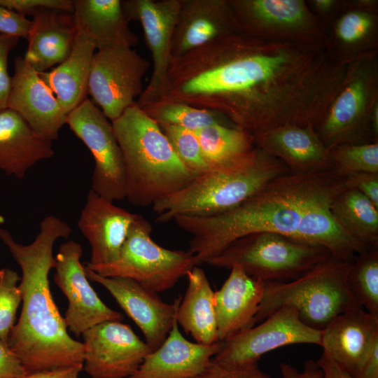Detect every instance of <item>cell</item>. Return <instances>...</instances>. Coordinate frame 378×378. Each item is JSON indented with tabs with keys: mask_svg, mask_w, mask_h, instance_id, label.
I'll list each match as a JSON object with an SVG mask.
<instances>
[{
	"mask_svg": "<svg viewBox=\"0 0 378 378\" xmlns=\"http://www.w3.org/2000/svg\"><path fill=\"white\" fill-rule=\"evenodd\" d=\"M85 267V266H84ZM86 276L104 286L144 334L151 352L167 337L181 297L173 304L164 302L155 293L130 278L102 276L85 267Z\"/></svg>",
	"mask_w": 378,
	"mask_h": 378,
	"instance_id": "e0dca14e",
	"label": "cell"
},
{
	"mask_svg": "<svg viewBox=\"0 0 378 378\" xmlns=\"http://www.w3.org/2000/svg\"><path fill=\"white\" fill-rule=\"evenodd\" d=\"M316 362L323 372L321 378H356L342 370L323 352Z\"/></svg>",
	"mask_w": 378,
	"mask_h": 378,
	"instance_id": "bcb514c9",
	"label": "cell"
},
{
	"mask_svg": "<svg viewBox=\"0 0 378 378\" xmlns=\"http://www.w3.org/2000/svg\"><path fill=\"white\" fill-rule=\"evenodd\" d=\"M182 164L195 176L209 169L196 132L173 125H160Z\"/></svg>",
	"mask_w": 378,
	"mask_h": 378,
	"instance_id": "d590c367",
	"label": "cell"
},
{
	"mask_svg": "<svg viewBox=\"0 0 378 378\" xmlns=\"http://www.w3.org/2000/svg\"><path fill=\"white\" fill-rule=\"evenodd\" d=\"M337 76L322 43L260 38L241 29L172 59L162 99L215 111L254 134L285 125H314Z\"/></svg>",
	"mask_w": 378,
	"mask_h": 378,
	"instance_id": "6da1fadb",
	"label": "cell"
},
{
	"mask_svg": "<svg viewBox=\"0 0 378 378\" xmlns=\"http://www.w3.org/2000/svg\"><path fill=\"white\" fill-rule=\"evenodd\" d=\"M82 255L81 245L69 240L60 245L55 257L54 279L68 300L64 320L77 337L100 323L123 318L122 314L105 304L90 286L80 262Z\"/></svg>",
	"mask_w": 378,
	"mask_h": 378,
	"instance_id": "9a60e30c",
	"label": "cell"
},
{
	"mask_svg": "<svg viewBox=\"0 0 378 378\" xmlns=\"http://www.w3.org/2000/svg\"><path fill=\"white\" fill-rule=\"evenodd\" d=\"M83 365H73L25 374L20 378H78Z\"/></svg>",
	"mask_w": 378,
	"mask_h": 378,
	"instance_id": "f6af8a7d",
	"label": "cell"
},
{
	"mask_svg": "<svg viewBox=\"0 0 378 378\" xmlns=\"http://www.w3.org/2000/svg\"><path fill=\"white\" fill-rule=\"evenodd\" d=\"M26 374L18 356L0 340V378H20Z\"/></svg>",
	"mask_w": 378,
	"mask_h": 378,
	"instance_id": "7bdbcfd3",
	"label": "cell"
},
{
	"mask_svg": "<svg viewBox=\"0 0 378 378\" xmlns=\"http://www.w3.org/2000/svg\"><path fill=\"white\" fill-rule=\"evenodd\" d=\"M137 215L90 190L78 221L91 248L87 263L94 265L115 261Z\"/></svg>",
	"mask_w": 378,
	"mask_h": 378,
	"instance_id": "7402d4cb",
	"label": "cell"
},
{
	"mask_svg": "<svg viewBox=\"0 0 378 378\" xmlns=\"http://www.w3.org/2000/svg\"><path fill=\"white\" fill-rule=\"evenodd\" d=\"M221 288L214 292V309L219 341L254 326L263 297L265 282L232 266Z\"/></svg>",
	"mask_w": 378,
	"mask_h": 378,
	"instance_id": "d4e9b609",
	"label": "cell"
},
{
	"mask_svg": "<svg viewBox=\"0 0 378 378\" xmlns=\"http://www.w3.org/2000/svg\"><path fill=\"white\" fill-rule=\"evenodd\" d=\"M378 342V316L356 307L335 316L324 328L321 346L342 370L357 377Z\"/></svg>",
	"mask_w": 378,
	"mask_h": 378,
	"instance_id": "44dd1931",
	"label": "cell"
},
{
	"mask_svg": "<svg viewBox=\"0 0 378 378\" xmlns=\"http://www.w3.org/2000/svg\"><path fill=\"white\" fill-rule=\"evenodd\" d=\"M127 20L140 23L151 53L153 71L150 81L136 104L142 107L161 100L165 92L172 61V41L181 0H123Z\"/></svg>",
	"mask_w": 378,
	"mask_h": 378,
	"instance_id": "5bb4252c",
	"label": "cell"
},
{
	"mask_svg": "<svg viewBox=\"0 0 378 378\" xmlns=\"http://www.w3.org/2000/svg\"><path fill=\"white\" fill-rule=\"evenodd\" d=\"M242 31L260 38L325 43L322 23L302 0H229Z\"/></svg>",
	"mask_w": 378,
	"mask_h": 378,
	"instance_id": "7c38bea8",
	"label": "cell"
},
{
	"mask_svg": "<svg viewBox=\"0 0 378 378\" xmlns=\"http://www.w3.org/2000/svg\"><path fill=\"white\" fill-rule=\"evenodd\" d=\"M140 108L159 125L177 126L194 132L212 124L230 122L218 113L179 102L161 99Z\"/></svg>",
	"mask_w": 378,
	"mask_h": 378,
	"instance_id": "d6a6232c",
	"label": "cell"
},
{
	"mask_svg": "<svg viewBox=\"0 0 378 378\" xmlns=\"http://www.w3.org/2000/svg\"><path fill=\"white\" fill-rule=\"evenodd\" d=\"M188 287L178 307L176 319L196 342L210 345L218 342L214 291L204 271L194 267L186 275Z\"/></svg>",
	"mask_w": 378,
	"mask_h": 378,
	"instance_id": "f546056e",
	"label": "cell"
},
{
	"mask_svg": "<svg viewBox=\"0 0 378 378\" xmlns=\"http://www.w3.org/2000/svg\"><path fill=\"white\" fill-rule=\"evenodd\" d=\"M347 188L346 176L335 169L312 174L288 172L226 211L211 216H178L173 220L191 235L188 251L197 265L206 263L234 240L270 232L322 246L353 262L368 248L334 220L330 205Z\"/></svg>",
	"mask_w": 378,
	"mask_h": 378,
	"instance_id": "7a4b0ae2",
	"label": "cell"
},
{
	"mask_svg": "<svg viewBox=\"0 0 378 378\" xmlns=\"http://www.w3.org/2000/svg\"><path fill=\"white\" fill-rule=\"evenodd\" d=\"M149 62L131 47L118 46L94 55L88 80L91 101L111 121L119 118L142 94Z\"/></svg>",
	"mask_w": 378,
	"mask_h": 378,
	"instance_id": "30bf717a",
	"label": "cell"
},
{
	"mask_svg": "<svg viewBox=\"0 0 378 378\" xmlns=\"http://www.w3.org/2000/svg\"><path fill=\"white\" fill-rule=\"evenodd\" d=\"M94 41L78 31L72 50L62 63L49 71L38 73L67 115L87 99Z\"/></svg>",
	"mask_w": 378,
	"mask_h": 378,
	"instance_id": "83f0119b",
	"label": "cell"
},
{
	"mask_svg": "<svg viewBox=\"0 0 378 378\" xmlns=\"http://www.w3.org/2000/svg\"><path fill=\"white\" fill-rule=\"evenodd\" d=\"M66 125L93 157L90 190L111 202L125 199L123 160L111 122L87 98L67 114Z\"/></svg>",
	"mask_w": 378,
	"mask_h": 378,
	"instance_id": "8fae6325",
	"label": "cell"
},
{
	"mask_svg": "<svg viewBox=\"0 0 378 378\" xmlns=\"http://www.w3.org/2000/svg\"><path fill=\"white\" fill-rule=\"evenodd\" d=\"M330 255L322 246L275 232H260L234 240L206 263L226 269L237 265L265 283L284 282L299 277Z\"/></svg>",
	"mask_w": 378,
	"mask_h": 378,
	"instance_id": "ba28073f",
	"label": "cell"
},
{
	"mask_svg": "<svg viewBox=\"0 0 378 378\" xmlns=\"http://www.w3.org/2000/svg\"><path fill=\"white\" fill-rule=\"evenodd\" d=\"M335 169L343 176L378 173V142L342 144L329 149Z\"/></svg>",
	"mask_w": 378,
	"mask_h": 378,
	"instance_id": "e575fe53",
	"label": "cell"
},
{
	"mask_svg": "<svg viewBox=\"0 0 378 378\" xmlns=\"http://www.w3.org/2000/svg\"><path fill=\"white\" fill-rule=\"evenodd\" d=\"M55 154L52 141L38 136L13 110H0V170L23 178L29 169Z\"/></svg>",
	"mask_w": 378,
	"mask_h": 378,
	"instance_id": "4316f807",
	"label": "cell"
},
{
	"mask_svg": "<svg viewBox=\"0 0 378 378\" xmlns=\"http://www.w3.org/2000/svg\"><path fill=\"white\" fill-rule=\"evenodd\" d=\"M192 378H274L262 371L258 363L243 365H225L212 359L206 369Z\"/></svg>",
	"mask_w": 378,
	"mask_h": 378,
	"instance_id": "74e56055",
	"label": "cell"
},
{
	"mask_svg": "<svg viewBox=\"0 0 378 378\" xmlns=\"http://www.w3.org/2000/svg\"><path fill=\"white\" fill-rule=\"evenodd\" d=\"M19 38L0 34V110L6 108L11 87V77L8 72V59Z\"/></svg>",
	"mask_w": 378,
	"mask_h": 378,
	"instance_id": "ab89813d",
	"label": "cell"
},
{
	"mask_svg": "<svg viewBox=\"0 0 378 378\" xmlns=\"http://www.w3.org/2000/svg\"><path fill=\"white\" fill-rule=\"evenodd\" d=\"M346 284L357 303L365 311L378 316V247L368 248L356 256Z\"/></svg>",
	"mask_w": 378,
	"mask_h": 378,
	"instance_id": "836d02e7",
	"label": "cell"
},
{
	"mask_svg": "<svg viewBox=\"0 0 378 378\" xmlns=\"http://www.w3.org/2000/svg\"><path fill=\"white\" fill-rule=\"evenodd\" d=\"M72 13L77 30L90 36L98 50L137 43L120 0H76Z\"/></svg>",
	"mask_w": 378,
	"mask_h": 378,
	"instance_id": "f1b7e54d",
	"label": "cell"
},
{
	"mask_svg": "<svg viewBox=\"0 0 378 378\" xmlns=\"http://www.w3.org/2000/svg\"><path fill=\"white\" fill-rule=\"evenodd\" d=\"M31 20L0 5V34L27 38Z\"/></svg>",
	"mask_w": 378,
	"mask_h": 378,
	"instance_id": "60d3db41",
	"label": "cell"
},
{
	"mask_svg": "<svg viewBox=\"0 0 378 378\" xmlns=\"http://www.w3.org/2000/svg\"><path fill=\"white\" fill-rule=\"evenodd\" d=\"M377 50L349 62L344 79L314 130L328 149L378 142L373 115L378 108Z\"/></svg>",
	"mask_w": 378,
	"mask_h": 378,
	"instance_id": "52a82bcc",
	"label": "cell"
},
{
	"mask_svg": "<svg viewBox=\"0 0 378 378\" xmlns=\"http://www.w3.org/2000/svg\"><path fill=\"white\" fill-rule=\"evenodd\" d=\"M253 136L255 146L284 162L290 173L312 174L335 169L329 149L314 126L285 125Z\"/></svg>",
	"mask_w": 378,
	"mask_h": 378,
	"instance_id": "ffe728a7",
	"label": "cell"
},
{
	"mask_svg": "<svg viewBox=\"0 0 378 378\" xmlns=\"http://www.w3.org/2000/svg\"><path fill=\"white\" fill-rule=\"evenodd\" d=\"M290 172L284 162L257 146L242 158L210 168L153 205L159 223L178 216H211L231 209L273 179Z\"/></svg>",
	"mask_w": 378,
	"mask_h": 378,
	"instance_id": "5b68a950",
	"label": "cell"
},
{
	"mask_svg": "<svg viewBox=\"0 0 378 378\" xmlns=\"http://www.w3.org/2000/svg\"><path fill=\"white\" fill-rule=\"evenodd\" d=\"M222 346L223 341L206 345L188 340L178 329L176 312L165 340L127 378H192L206 369Z\"/></svg>",
	"mask_w": 378,
	"mask_h": 378,
	"instance_id": "cb8c5ba5",
	"label": "cell"
},
{
	"mask_svg": "<svg viewBox=\"0 0 378 378\" xmlns=\"http://www.w3.org/2000/svg\"><path fill=\"white\" fill-rule=\"evenodd\" d=\"M239 30L229 0H181L172 60Z\"/></svg>",
	"mask_w": 378,
	"mask_h": 378,
	"instance_id": "d6986e66",
	"label": "cell"
},
{
	"mask_svg": "<svg viewBox=\"0 0 378 378\" xmlns=\"http://www.w3.org/2000/svg\"><path fill=\"white\" fill-rule=\"evenodd\" d=\"M196 133L209 169L232 163L255 147L253 134L230 122L212 124Z\"/></svg>",
	"mask_w": 378,
	"mask_h": 378,
	"instance_id": "1f68e13d",
	"label": "cell"
},
{
	"mask_svg": "<svg viewBox=\"0 0 378 378\" xmlns=\"http://www.w3.org/2000/svg\"><path fill=\"white\" fill-rule=\"evenodd\" d=\"M375 1H341L325 27V45L335 60L349 63L377 50L378 18Z\"/></svg>",
	"mask_w": 378,
	"mask_h": 378,
	"instance_id": "603a6c76",
	"label": "cell"
},
{
	"mask_svg": "<svg viewBox=\"0 0 378 378\" xmlns=\"http://www.w3.org/2000/svg\"><path fill=\"white\" fill-rule=\"evenodd\" d=\"M6 108L21 115L38 136L52 141L66 125L67 115L56 97L24 58L14 60Z\"/></svg>",
	"mask_w": 378,
	"mask_h": 378,
	"instance_id": "ac0fdd59",
	"label": "cell"
},
{
	"mask_svg": "<svg viewBox=\"0 0 378 378\" xmlns=\"http://www.w3.org/2000/svg\"><path fill=\"white\" fill-rule=\"evenodd\" d=\"M152 226L137 215L113 262L85 267L102 276H122L135 280L155 292L172 288L195 266V257L188 251L165 248L151 237Z\"/></svg>",
	"mask_w": 378,
	"mask_h": 378,
	"instance_id": "9c48e42d",
	"label": "cell"
},
{
	"mask_svg": "<svg viewBox=\"0 0 378 378\" xmlns=\"http://www.w3.org/2000/svg\"><path fill=\"white\" fill-rule=\"evenodd\" d=\"M356 378H378V342L370 351Z\"/></svg>",
	"mask_w": 378,
	"mask_h": 378,
	"instance_id": "7dc6e473",
	"label": "cell"
},
{
	"mask_svg": "<svg viewBox=\"0 0 378 378\" xmlns=\"http://www.w3.org/2000/svg\"><path fill=\"white\" fill-rule=\"evenodd\" d=\"M124 164L125 198L152 206L195 176L180 161L160 125L136 103L111 122Z\"/></svg>",
	"mask_w": 378,
	"mask_h": 378,
	"instance_id": "277c9868",
	"label": "cell"
},
{
	"mask_svg": "<svg viewBox=\"0 0 378 378\" xmlns=\"http://www.w3.org/2000/svg\"><path fill=\"white\" fill-rule=\"evenodd\" d=\"M322 330L311 328L292 307H282L262 322L223 342L212 360L225 365L258 363L260 357L277 348L294 344L321 346Z\"/></svg>",
	"mask_w": 378,
	"mask_h": 378,
	"instance_id": "4fadbf2b",
	"label": "cell"
},
{
	"mask_svg": "<svg viewBox=\"0 0 378 378\" xmlns=\"http://www.w3.org/2000/svg\"><path fill=\"white\" fill-rule=\"evenodd\" d=\"M71 233V227L53 215L41 220L38 233L27 245L17 242L8 230L0 227V240L22 271L18 285L21 314L10 332L8 345L20 358L26 374L83 365V343L68 333L48 279L55 266V241L68 239Z\"/></svg>",
	"mask_w": 378,
	"mask_h": 378,
	"instance_id": "3957f363",
	"label": "cell"
},
{
	"mask_svg": "<svg viewBox=\"0 0 378 378\" xmlns=\"http://www.w3.org/2000/svg\"><path fill=\"white\" fill-rule=\"evenodd\" d=\"M0 5L24 16L31 15L40 8H53L71 13L74 11L71 0H0Z\"/></svg>",
	"mask_w": 378,
	"mask_h": 378,
	"instance_id": "f35d334b",
	"label": "cell"
},
{
	"mask_svg": "<svg viewBox=\"0 0 378 378\" xmlns=\"http://www.w3.org/2000/svg\"><path fill=\"white\" fill-rule=\"evenodd\" d=\"M347 188L354 189L378 208V173H357L346 176Z\"/></svg>",
	"mask_w": 378,
	"mask_h": 378,
	"instance_id": "b9f144b4",
	"label": "cell"
},
{
	"mask_svg": "<svg viewBox=\"0 0 378 378\" xmlns=\"http://www.w3.org/2000/svg\"><path fill=\"white\" fill-rule=\"evenodd\" d=\"M31 16L28 47L23 57L36 72H45L67 58L78 30L73 13L69 12L40 8Z\"/></svg>",
	"mask_w": 378,
	"mask_h": 378,
	"instance_id": "484cf974",
	"label": "cell"
},
{
	"mask_svg": "<svg viewBox=\"0 0 378 378\" xmlns=\"http://www.w3.org/2000/svg\"><path fill=\"white\" fill-rule=\"evenodd\" d=\"M351 263L330 255L295 279L265 283L254 326L288 306L297 310L307 326L323 330L337 315L361 307L346 284Z\"/></svg>",
	"mask_w": 378,
	"mask_h": 378,
	"instance_id": "8992f818",
	"label": "cell"
},
{
	"mask_svg": "<svg viewBox=\"0 0 378 378\" xmlns=\"http://www.w3.org/2000/svg\"><path fill=\"white\" fill-rule=\"evenodd\" d=\"M20 280L15 271L0 269V340L6 344L22 302L21 291L18 286Z\"/></svg>",
	"mask_w": 378,
	"mask_h": 378,
	"instance_id": "8d00e7d4",
	"label": "cell"
},
{
	"mask_svg": "<svg viewBox=\"0 0 378 378\" xmlns=\"http://www.w3.org/2000/svg\"><path fill=\"white\" fill-rule=\"evenodd\" d=\"M81 335L83 370L92 378H127L151 352L128 325L118 321L100 323Z\"/></svg>",
	"mask_w": 378,
	"mask_h": 378,
	"instance_id": "2e32d148",
	"label": "cell"
},
{
	"mask_svg": "<svg viewBox=\"0 0 378 378\" xmlns=\"http://www.w3.org/2000/svg\"><path fill=\"white\" fill-rule=\"evenodd\" d=\"M330 213L349 235L368 247H378V208L363 194L342 190L333 200Z\"/></svg>",
	"mask_w": 378,
	"mask_h": 378,
	"instance_id": "4dcf8cb0",
	"label": "cell"
},
{
	"mask_svg": "<svg viewBox=\"0 0 378 378\" xmlns=\"http://www.w3.org/2000/svg\"><path fill=\"white\" fill-rule=\"evenodd\" d=\"M283 378H321L323 372L316 361L307 360L304 363L303 370L300 372L290 364H279Z\"/></svg>",
	"mask_w": 378,
	"mask_h": 378,
	"instance_id": "ee69618b",
	"label": "cell"
}]
</instances>
